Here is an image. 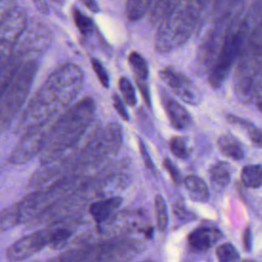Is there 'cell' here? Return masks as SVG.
<instances>
[{
    "instance_id": "obj_22",
    "label": "cell",
    "mask_w": 262,
    "mask_h": 262,
    "mask_svg": "<svg viewBox=\"0 0 262 262\" xmlns=\"http://www.w3.org/2000/svg\"><path fill=\"white\" fill-rule=\"evenodd\" d=\"M128 61L136 76V81L146 82L148 77V66L145 58L138 52L133 51L129 54Z\"/></svg>"
},
{
    "instance_id": "obj_12",
    "label": "cell",
    "mask_w": 262,
    "mask_h": 262,
    "mask_svg": "<svg viewBox=\"0 0 262 262\" xmlns=\"http://www.w3.org/2000/svg\"><path fill=\"white\" fill-rule=\"evenodd\" d=\"M160 78L184 102L196 105L202 100V93L194 83L184 74L172 69L164 68L159 72Z\"/></svg>"
},
{
    "instance_id": "obj_8",
    "label": "cell",
    "mask_w": 262,
    "mask_h": 262,
    "mask_svg": "<svg viewBox=\"0 0 262 262\" xmlns=\"http://www.w3.org/2000/svg\"><path fill=\"white\" fill-rule=\"evenodd\" d=\"M39 61L24 63L14 74L0 99V131L6 129L27 100L34 83Z\"/></svg>"
},
{
    "instance_id": "obj_20",
    "label": "cell",
    "mask_w": 262,
    "mask_h": 262,
    "mask_svg": "<svg viewBox=\"0 0 262 262\" xmlns=\"http://www.w3.org/2000/svg\"><path fill=\"white\" fill-rule=\"evenodd\" d=\"M210 180L218 188H224L230 181V166L226 162H217L209 171Z\"/></svg>"
},
{
    "instance_id": "obj_26",
    "label": "cell",
    "mask_w": 262,
    "mask_h": 262,
    "mask_svg": "<svg viewBox=\"0 0 262 262\" xmlns=\"http://www.w3.org/2000/svg\"><path fill=\"white\" fill-rule=\"evenodd\" d=\"M119 88L122 94V97L125 103L129 106H133L136 104V94L134 86L131 81L126 77H121L119 80Z\"/></svg>"
},
{
    "instance_id": "obj_32",
    "label": "cell",
    "mask_w": 262,
    "mask_h": 262,
    "mask_svg": "<svg viewBox=\"0 0 262 262\" xmlns=\"http://www.w3.org/2000/svg\"><path fill=\"white\" fill-rule=\"evenodd\" d=\"M113 105L123 120L125 121L129 120V116H128V112L125 106V103L122 101V99L118 95L113 96Z\"/></svg>"
},
{
    "instance_id": "obj_29",
    "label": "cell",
    "mask_w": 262,
    "mask_h": 262,
    "mask_svg": "<svg viewBox=\"0 0 262 262\" xmlns=\"http://www.w3.org/2000/svg\"><path fill=\"white\" fill-rule=\"evenodd\" d=\"M91 66H92V69L94 71V73L96 74V77L98 79V81L100 82V84L107 88L108 85H110V78H108V75L105 71V69L103 68L102 63L96 59V58H92L91 59Z\"/></svg>"
},
{
    "instance_id": "obj_35",
    "label": "cell",
    "mask_w": 262,
    "mask_h": 262,
    "mask_svg": "<svg viewBox=\"0 0 262 262\" xmlns=\"http://www.w3.org/2000/svg\"><path fill=\"white\" fill-rule=\"evenodd\" d=\"M85 3V5H87L91 10H93V11H97V4L95 3V2H93V1H86V2H84Z\"/></svg>"
},
{
    "instance_id": "obj_33",
    "label": "cell",
    "mask_w": 262,
    "mask_h": 262,
    "mask_svg": "<svg viewBox=\"0 0 262 262\" xmlns=\"http://www.w3.org/2000/svg\"><path fill=\"white\" fill-rule=\"evenodd\" d=\"M139 145H140V151H141V154H142V157H143V160H144L145 165H146L148 168H152L151 160H150L149 157H148V154H147V151H146V149H145L144 144H143L141 141H139Z\"/></svg>"
},
{
    "instance_id": "obj_7",
    "label": "cell",
    "mask_w": 262,
    "mask_h": 262,
    "mask_svg": "<svg viewBox=\"0 0 262 262\" xmlns=\"http://www.w3.org/2000/svg\"><path fill=\"white\" fill-rule=\"evenodd\" d=\"M247 31L246 19L233 20L227 25L219 50L210 67L208 81L211 87L218 88L227 78L245 45Z\"/></svg>"
},
{
    "instance_id": "obj_18",
    "label": "cell",
    "mask_w": 262,
    "mask_h": 262,
    "mask_svg": "<svg viewBox=\"0 0 262 262\" xmlns=\"http://www.w3.org/2000/svg\"><path fill=\"white\" fill-rule=\"evenodd\" d=\"M178 1H151L148 9V20L159 26L175 8Z\"/></svg>"
},
{
    "instance_id": "obj_37",
    "label": "cell",
    "mask_w": 262,
    "mask_h": 262,
    "mask_svg": "<svg viewBox=\"0 0 262 262\" xmlns=\"http://www.w3.org/2000/svg\"><path fill=\"white\" fill-rule=\"evenodd\" d=\"M140 262H154L151 260H144V261H140Z\"/></svg>"
},
{
    "instance_id": "obj_23",
    "label": "cell",
    "mask_w": 262,
    "mask_h": 262,
    "mask_svg": "<svg viewBox=\"0 0 262 262\" xmlns=\"http://www.w3.org/2000/svg\"><path fill=\"white\" fill-rule=\"evenodd\" d=\"M151 1L131 0L126 3V15L129 20L135 21L147 14Z\"/></svg>"
},
{
    "instance_id": "obj_34",
    "label": "cell",
    "mask_w": 262,
    "mask_h": 262,
    "mask_svg": "<svg viewBox=\"0 0 262 262\" xmlns=\"http://www.w3.org/2000/svg\"><path fill=\"white\" fill-rule=\"evenodd\" d=\"M244 245L245 248L249 251L251 249V231L249 228L245 230V235H244Z\"/></svg>"
},
{
    "instance_id": "obj_1",
    "label": "cell",
    "mask_w": 262,
    "mask_h": 262,
    "mask_svg": "<svg viewBox=\"0 0 262 262\" xmlns=\"http://www.w3.org/2000/svg\"><path fill=\"white\" fill-rule=\"evenodd\" d=\"M84 81L80 67L67 63L55 69L28 102L17 123L16 131H26L52 123L79 94Z\"/></svg>"
},
{
    "instance_id": "obj_3",
    "label": "cell",
    "mask_w": 262,
    "mask_h": 262,
    "mask_svg": "<svg viewBox=\"0 0 262 262\" xmlns=\"http://www.w3.org/2000/svg\"><path fill=\"white\" fill-rule=\"evenodd\" d=\"M88 176L70 175L53 184L35 189L21 200L0 211V230L5 231L23 223L32 222L53 204L77 190L87 180Z\"/></svg>"
},
{
    "instance_id": "obj_5",
    "label": "cell",
    "mask_w": 262,
    "mask_h": 262,
    "mask_svg": "<svg viewBox=\"0 0 262 262\" xmlns=\"http://www.w3.org/2000/svg\"><path fill=\"white\" fill-rule=\"evenodd\" d=\"M202 6L196 1H178L172 12L158 26L155 47L159 52H169L183 45L194 32Z\"/></svg>"
},
{
    "instance_id": "obj_31",
    "label": "cell",
    "mask_w": 262,
    "mask_h": 262,
    "mask_svg": "<svg viewBox=\"0 0 262 262\" xmlns=\"http://www.w3.org/2000/svg\"><path fill=\"white\" fill-rule=\"evenodd\" d=\"M174 213L175 215L182 220H190L193 218V215L185 208V204L182 200H178L174 205Z\"/></svg>"
},
{
    "instance_id": "obj_15",
    "label": "cell",
    "mask_w": 262,
    "mask_h": 262,
    "mask_svg": "<svg viewBox=\"0 0 262 262\" xmlns=\"http://www.w3.org/2000/svg\"><path fill=\"white\" fill-rule=\"evenodd\" d=\"M221 231L213 226H201L188 234V245L195 252L209 250L220 237Z\"/></svg>"
},
{
    "instance_id": "obj_24",
    "label": "cell",
    "mask_w": 262,
    "mask_h": 262,
    "mask_svg": "<svg viewBox=\"0 0 262 262\" xmlns=\"http://www.w3.org/2000/svg\"><path fill=\"white\" fill-rule=\"evenodd\" d=\"M155 213H156V222L160 230L164 231L168 225V211L164 198L161 194H158L155 198Z\"/></svg>"
},
{
    "instance_id": "obj_4",
    "label": "cell",
    "mask_w": 262,
    "mask_h": 262,
    "mask_svg": "<svg viewBox=\"0 0 262 262\" xmlns=\"http://www.w3.org/2000/svg\"><path fill=\"white\" fill-rule=\"evenodd\" d=\"M144 248L134 237H118L67 250L46 262H131Z\"/></svg>"
},
{
    "instance_id": "obj_27",
    "label": "cell",
    "mask_w": 262,
    "mask_h": 262,
    "mask_svg": "<svg viewBox=\"0 0 262 262\" xmlns=\"http://www.w3.org/2000/svg\"><path fill=\"white\" fill-rule=\"evenodd\" d=\"M216 257L218 262H236L239 255L231 244L224 243L217 247Z\"/></svg>"
},
{
    "instance_id": "obj_10",
    "label": "cell",
    "mask_w": 262,
    "mask_h": 262,
    "mask_svg": "<svg viewBox=\"0 0 262 262\" xmlns=\"http://www.w3.org/2000/svg\"><path fill=\"white\" fill-rule=\"evenodd\" d=\"M51 40V32L46 25L35 19L28 20L15 44L12 57L23 63L38 60L49 47Z\"/></svg>"
},
{
    "instance_id": "obj_9",
    "label": "cell",
    "mask_w": 262,
    "mask_h": 262,
    "mask_svg": "<svg viewBox=\"0 0 262 262\" xmlns=\"http://www.w3.org/2000/svg\"><path fill=\"white\" fill-rule=\"evenodd\" d=\"M72 232V228L64 225V222L46 226L14 242L6 250V257L11 262H18L30 258L45 247H60L71 237Z\"/></svg>"
},
{
    "instance_id": "obj_14",
    "label": "cell",
    "mask_w": 262,
    "mask_h": 262,
    "mask_svg": "<svg viewBox=\"0 0 262 262\" xmlns=\"http://www.w3.org/2000/svg\"><path fill=\"white\" fill-rule=\"evenodd\" d=\"M122 204L120 196H106L94 201L88 206V211L98 226L103 225L116 217V213Z\"/></svg>"
},
{
    "instance_id": "obj_2",
    "label": "cell",
    "mask_w": 262,
    "mask_h": 262,
    "mask_svg": "<svg viewBox=\"0 0 262 262\" xmlns=\"http://www.w3.org/2000/svg\"><path fill=\"white\" fill-rule=\"evenodd\" d=\"M95 103L85 97L66 110L52 123L41 152V164L50 162L74 147L94 122Z\"/></svg>"
},
{
    "instance_id": "obj_19",
    "label": "cell",
    "mask_w": 262,
    "mask_h": 262,
    "mask_svg": "<svg viewBox=\"0 0 262 262\" xmlns=\"http://www.w3.org/2000/svg\"><path fill=\"white\" fill-rule=\"evenodd\" d=\"M226 119L228 120L229 123L237 125L241 128H243L246 131L249 139L254 145H256L257 147H262V130L261 129H259L253 123L241 117H236L234 115H227Z\"/></svg>"
},
{
    "instance_id": "obj_21",
    "label": "cell",
    "mask_w": 262,
    "mask_h": 262,
    "mask_svg": "<svg viewBox=\"0 0 262 262\" xmlns=\"http://www.w3.org/2000/svg\"><path fill=\"white\" fill-rule=\"evenodd\" d=\"M241 180L246 187H260L262 185V166L259 164L245 166L241 172Z\"/></svg>"
},
{
    "instance_id": "obj_36",
    "label": "cell",
    "mask_w": 262,
    "mask_h": 262,
    "mask_svg": "<svg viewBox=\"0 0 262 262\" xmlns=\"http://www.w3.org/2000/svg\"><path fill=\"white\" fill-rule=\"evenodd\" d=\"M242 262H256V261H254V260H244Z\"/></svg>"
},
{
    "instance_id": "obj_16",
    "label": "cell",
    "mask_w": 262,
    "mask_h": 262,
    "mask_svg": "<svg viewBox=\"0 0 262 262\" xmlns=\"http://www.w3.org/2000/svg\"><path fill=\"white\" fill-rule=\"evenodd\" d=\"M217 144L219 150L227 158L239 161L245 157V150L241 141L230 134L221 135L217 140Z\"/></svg>"
},
{
    "instance_id": "obj_6",
    "label": "cell",
    "mask_w": 262,
    "mask_h": 262,
    "mask_svg": "<svg viewBox=\"0 0 262 262\" xmlns=\"http://www.w3.org/2000/svg\"><path fill=\"white\" fill-rule=\"evenodd\" d=\"M122 139L121 126L115 122L106 124L77 159L74 174L90 176L91 172L104 168L119 152Z\"/></svg>"
},
{
    "instance_id": "obj_17",
    "label": "cell",
    "mask_w": 262,
    "mask_h": 262,
    "mask_svg": "<svg viewBox=\"0 0 262 262\" xmlns=\"http://www.w3.org/2000/svg\"><path fill=\"white\" fill-rule=\"evenodd\" d=\"M184 185L190 198L196 202H205L209 199L210 192L206 182L196 175H188L184 178Z\"/></svg>"
},
{
    "instance_id": "obj_11",
    "label": "cell",
    "mask_w": 262,
    "mask_h": 262,
    "mask_svg": "<svg viewBox=\"0 0 262 262\" xmlns=\"http://www.w3.org/2000/svg\"><path fill=\"white\" fill-rule=\"evenodd\" d=\"M52 123L32 128L23 133L20 139L10 154L9 161L12 164L20 165L32 160L35 156L41 155L47 133Z\"/></svg>"
},
{
    "instance_id": "obj_25",
    "label": "cell",
    "mask_w": 262,
    "mask_h": 262,
    "mask_svg": "<svg viewBox=\"0 0 262 262\" xmlns=\"http://www.w3.org/2000/svg\"><path fill=\"white\" fill-rule=\"evenodd\" d=\"M73 18H74V21H75L78 30L80 31V33L82 35L89 36L93 32L94 24H93L92 19L89 16L85 15L78 8L73 9Z\"/></svg>"
},
{
    "instance_id": "obj_30",
    "label": "cell",
    "mask_w": 262,
    "mask_h": 262,
    "mask_svg": "<svg viewBox=\"0 0 262 262\" xmlns=\"http://www.w3.org/2000/svg\"><path fill=\"white\" fill-rule=\"evenodd\" d=\"M163 165H164L165 169L167 170V172H168L172 182L174 183V185L178 186L181 183V175H180V172H179L178 168L169 159H165L163 161Z\"/></svg>"
},
{
    "instance_id": "obj_28",
    "label": "cell",
    "mask_w": 262,
    "mask_h": 262,
    "mask_svg": "<svg viewBox=\"0 0 262 262\" xmlns=\"http://www.w3.org/2000/svg\"><path fill=\"white\" fill-rule=\"evenodd\" d=\"M171 152L178 159H186L189 155L186 139L181 136H173L169 141Z\"/></svg>"
},
{
    "instance_id": "obj_13",
    "label": "cell",
    "mask_w": 262,
    "mask_h": 262,
    "mask_svg": "<svg viewBox=\"0 0 262 262\" xmlns=\"http://www.w3.org/2000/svg\"><path fill=\"white\" fill-rule=\"evenodd\" d=\"M160 97L171 126L177 130H183L191 124V117L187 110L182 106L166 89L160 90Z\"/></svg>"
}]
</instances>
